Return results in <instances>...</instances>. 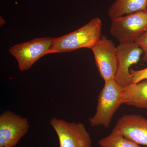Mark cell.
<instances>
[{
	"label": "cell",
	"mask_w": 147,
	"mask_h": 147,
	"mask_svg": "<svg viewBox=\"0 0 147 147\" xmlns=\"http://www.w3.org/2000/svg\"><path fill=\"white\" fill-rule=\"evenodd\" d=\"M102 26L101 20L96 17L78 30L55 38L49 54L66 53L83 48L91 50L101 38Z\"/></svg>",
	"instance_id": "1"
},
{
	"label": "cell",
	"mask_w": 147,
	"mask_h": 147,
	"mask_svg": "<svg viewBox=\"0 0 147 147\" xmlns=\"http://www.w3.org/2000/svg\"><path fill=\"white\" fill-rule=\"evenodd\" d=\"M99 94L96 112L89 121L91 126H102L108 128L114 115L122 105L121 99L123 88L115 79L105 81Z\"/></svg>",
	"instance_id": "2"
},
{
	"label": "cell",
	"mask_w": 147,
	"mask_h": 147,
	"mask_svg": "<svg viewBox=\"0 0 147 147\" xmlns=\"http://www.w3.org/2000/svg\"><path fill=\"white\" fill-rule=\"evenodd\" d=\"M110 33L120 43L135 42L147 31V9L112 20Z\"/></svg>",
	"instance_id": "3"
},
{
	"label": "cell",
	"mask_w": 147,
	"mask_h": 147,
	"mask_svg": "<svg viewBox=\"0 0 147 147\" xmlns=\"http://www.w3.org/2000/svg\"><path fill=\"white\" fill-rule=\"evenodd\" d=\"M55 38H34L28 42L11 46L9 53L16 59L18 68L21 71L30 69L43 56L49 55L53 47Z\"/></svg>",
	"instance_id": "4"
},
{
	"label": "cell",
	"mask_w": 147,
	"mask_h": 147,
	"mask_svg": "<svg viewBox=\"0 0 147 147\" xmlns=\"http://www.w3.org/2000/svg\"><path fill=\"white\" fill-rule=\"evenodd\" d=\"M50 124L58 137L60 147H92V140L85 125L54 117Z\"/></svg>",
	"instance_id": "5"
},
{
	"label": "cell",
	"mask_w": 147,
	"mask_h": 147,
	"mask_svg": "<svg viewBox=\"0 0 147 147\" xmlns=\"http://www.w3.org/2000/svg\"><path fill=\"white\" fill-rule=\"evenodd\" d=\"M30 128L28 119L8 110L0 116V147H15Z\"/></svg>",
	"instance_id": "6"
},
{
	"label": "cell",
	"mask_w": 147,
	"mask_h": 147,
	"mask_svg": "<svg viewBox=\"0 0 147 147\" xmlns=\"http://www.w3.org/2000/svg\"><path fill=\"white\" fill-rule=\"evenodd\" d=\"M101 78L105 81L115 79L118 67L117 47L105 36L91 49Z\"/></svg>",
	"instance_id": "7"
},
{
	"label": "cell",
	"mask_w": 147,
	"mask_h": 147,
	"mask_svg": "<svg viewBox=\"0 0 147 147\" xmlns=\"http://www.w3.org/2000/svg\"><path fill=\"white\" fill-rule=\"evenodd\" d=\"M117 47L118 67L115 79L124 88L132 84L130 67L138 63L143 51L135 42L119 43Z\"/></svg>",
	"instance_id": "8"
},
{
	"label": "cell",
	"mask_w": 147,
	"mask_h": 147,
	"mask_svg": "<svg viewBox=\"0 0 147 147\" xmlns=\"http://www.w3.org/2000/svg\"><path fill=\"white\" fill-rule=\"evenodd\" d=\"M113 129L139 145L147 146V119L138 115H126L117 121Z\"/></svg>",
	"instance_id": "9"
},
{
	"label": "cell",
	"mask_w": 147,
	"mask_h": 147,
	"mask_svg": "<svg viewBox=\"0 0 147 147\" xmlns=\"http://www.w3.org/2000/svg\"><path fill=\"white\" fill-rule=\"evenodd\" d=\"M121 102L122 104L147 109V80L124 88Z\"/></svg>",
	"instance_id": "10"
},
{
	"label": "cell",
	"mask_w": 147,
	"mask_h": 147,
	"mask_svg": "<svg viewBox=\"0 0 147 147\" xmlns=\"http://www.w3.org/2000/svg\"><path fill=\"white\" fill-rule=\"evenodd\" d=\"M147 0H116L108 11L111 20L141 11L147 10Z\"/></svg>",
	"instance_id": "11"
},
{
	"label": "cell",
	"mask_w": 147,
	"mask_h": 147,
	"mask_svg": "<svg viewBox=\"0 0 147 147\" xmlns=\"http://www.w3.org/2000/svg\"><path fill=\"white\" fill-rule=\"evenodd\" d=\"M98 144L100 147H142L114 129L109 135L99 140Z\"/></svg>",
	"instance_id": "12"
},
{
	"label": "cell",
	"mask_w": 147,
	"mask_h": 147,
	"mask_svg": "<svg viewBox=\"0 0 147 147\" xmlns=\"http://www.w3.org/2000/svg\"><path fill=\"white\" fill-rule=\"evenodd\" d=\"M129 72L132 77V83L137 84L144 80H147V67L139 70L130 68Z\"/></svg>",
	"instance_id": "13"
},
{
	"label": "cell",
	"mask_w": 147,
	"mask_h": 147,
	"mask_svg": "<svg viewBox=\"0 0 147 147\" xmlns=\"http://www.w3.org/2000/svg\"><path fill=\"white\" fill-rule=\"evenodd\" d=\"M135 43L143 50L144 55L142 59L147 62V31L139 37Z\"/></svg>",
	"instance_id": "14"
}]
</instances>
